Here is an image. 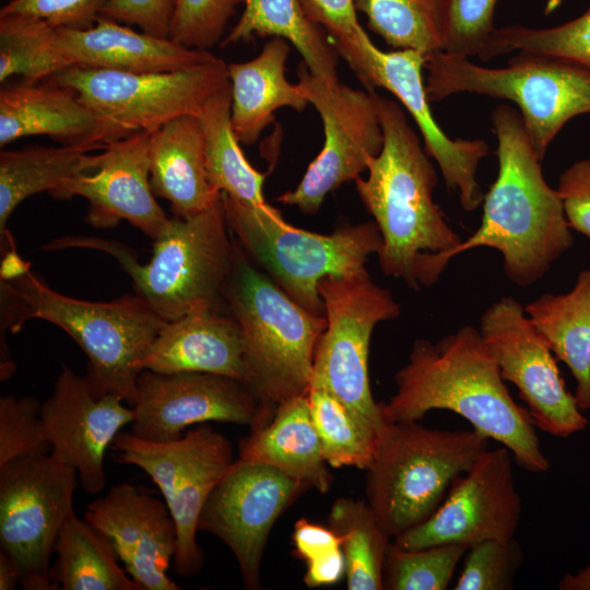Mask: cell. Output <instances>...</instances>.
<instances>
[{"instance_id":"1","label":"cell","mask_w":590,"mask_h":590,"mask_svg":"<svg viewBox=\"0 0 590 590\" xmlns=\"http://www.w3.org/2000/svg\"><path fill=\"white\" fill-rule=\"evenodd\" d=\"M394 382V394L382 402L388 421H420L433 410L451 411L506 447L521 469L548 471L551 463L527 408L512 399L475 327L463 326L437 342L415 340Z\"/></svg>"},{"instance_id":"2","label":"cell","mask_w":590,"mask_h":590,"mask_svg":"<svg viewBox=\"0 0 590 590\" xmlns=\"http://www.w3.org/2000/svg\"><path fill=\"white\" fill-rule=\"evenodd\" d=\"M384 145L354 180L381 237V271L414 291L434 285L462 241L434 201L437 174L424 145L393 101L377 94Z\"/></svg>"},{"instance_id":"3","label":"cell","mask_w":590,"mask_h":590,"mask_svg":"<svg viewBox=\"0 0 590 590\" xmlns=\"http://www.w3.org/2000/svg\"><path fill=\"white\" fill-rule=\"evenodd\" d=\"M497 140V177L483 198L480 226L449 258L477 247L500 252L506 276L529 286L574 245L557 189L544 178L520 114L500 104L492 113Z\"/></svg>"},{"instance_id":"4","label":"cell","mask_w":590,"mask_h":590,"mask_svg":"<svg viewBox=\"0 0 590 590\" xmlns=\"http://www.w3.org/2000/svg\"><path fill=\"white\" fill-rule=\"evenodd\" d=\"M34 318L61 328L80 346L87 357L84 377L96 397L116 394L133 405L141 362L166 322L139 295L81 300L54 291L30 268L1 280V334Z\"/></svg>"},{"instance_id":"5","label":"cell","mask_w":590,"mask_h":590,"mask_svg":"<svg viewBox=\"0 0 590 590\" xmlns=\"http://www.w3.org/2000/svg\"><path fill=\"white\" fill-rule=\"evenodd\" d=\"M234 240L233 266L222 296L243 332L246 385L271 418L279 404L307 394L327 318L294 302Z\"/></svg>"},{"instance_id":"6","label":"cell","mask_w":590,"mask_h":590,"mask_svg":"<svg viewBox=\"0 0 590 590\" xmlns=\"http://www.w3.org/2000/svg\"><path fill=\"white\" fill-rule=\"evenodd\" d=\"M234 245L221 197L192 217H170L144 264L126 246L99 238L62 237L44 249L85 247L108 252L131 276L134 293L161 319L172 321L201 308H226L222 291L232 270Z\"/></svg>"},{"instance_id":"7","label":"cell","mask_w":590,"mask_h":590,"mask_svg":"<svg viewBox=\"0 0 590 590\" xmlns=\"http://www.w3.org/2000/svg\"><path fill=\"white\" fill-rule=\"evenodd\" d=\"M487 445L488 438L473 428L389 422L365 470L366 503L384 531L396 538L430 518Z\"/></svg>"},{"instance_id":"8","label":"cell","mask_w":590,"mask_h":590,"mask_svg":"<svg viewBox=\"0 0 590 590\" xmlns=\"http://www.w3.org/2000/svg\"><path fill=\"white\" fill-rule=\"evenodd\" d=\"M424 69L429 103L460 93L515 103L541 161L567 121L590 114V69L562 57L519 51L506 67L487 68L437 51L426 57Z\"/></svg>"},{"instance_id":"9","label":"cell","mask_w":590,"mask_h":590,"mask_svg":"<svg viewBox=\"0 0 590 590\" xmlns=\"http://www.w3.org/2000/svg\"><path fill=\"white\" fill-rule=\"evenodd\" d=\"M222 204L231 233L252 262L315 315L324 316L319 282L366 269L368 257L382 247L375 221L322 235L292 226L268 203L252 205L222 192Z\"/></svg>"},{"instance_id":"10","label":"cell","mask_w":590,"mask_h":590,"mask_svg":"<svg viewBox=\"0 0 590 590\" xmlns=\"http://www.w3.org/2000/svg\"><path fill=\"white\" fill-rule=\"evenodd\" d=\"M318 290L327 328L316 346L309 388L323 389L337 398L377 444L390 421L370 390L369 343L379 322L400 315V305L366 269L326 276Z\"/></svg>"},{"instance_id":"11","label":"cell","mask_w":590,"mask_h":590,"mask_svg":"<svg viewBox=\"0 0 590 590\" xmlns=\"http://www.w3.org/2000/svg\"><path fill=\"white\" fill-rule=\"evenodd\" d=\"M113 447L119 462L139 467L160 488L177 528L175 570L185 578L194 577L204 564V553L197 542L199 516L212 488L233 462L229 440L201 424L167 442L120 432Z\"/></svg>"},{"instance_id":"12","label":"cell","mask_w":590,"mask_h":590,"mask_svg":"<svg viewBox=\"0 0 590 590\" xmlns=\"http://www.w3.org/2000/svg\"><path fill=\"white\" fill-rule=\"evenodd\" d=\"M76 474L51 453L0 465V546L26 590H55L50 559L61 528L74 514Z\"/></svg>"},{"instance_id":"13","label":"cell","mask_w":590,"mask_h":590,"mask_svg":"<svg viewBox=\"0 0 590 590\" xmlns=\"http://www.w3.org/2000/svg\"><path fill=\"white\" fill-rule=\"evenodd\" d=\"M228 81L227 64L217 58L164 72L72 66L44 82L70 88L106 119L133 133L152 132L184 115L198 116Z\"/></svg>"},{"instance_id":"14","label":"cell","mask_w":590,"mask_h":590,"mask_svg":"<svg viewBox=\"0 0 590 590\" xmlns=\"http://www.w3.org/2000/svg\"><path fill=\"white\" fill-rule=\"evenodd\" d=\"M297 76L303 94L321 117L324 143L298 186L276 201L315 214L328 193L367 172L382 149L384 133L376 93L339 81L329 83L314 75L304 62L298 66Z\"/></svg>"},{"instance_id":"15","label":"cell","mask_w":590,"mask_h":590,"mask_svg":"<svg viewBox=\"0 0 590 590\" xmlns=\"http://www.w3.org/2000/svg\"><path fill=\"white\" fill-rule=\"evenodd\" d=\"M368 92L382 87L393 94L410 113L434 158L448 190L458 191L464 211H474L484 194L476 180L480 162L488 154L482 139H452L430 113L422 71L426 57L412 49L382 51L361 28L356 38L340 51Z\"/></svg>"},{"instance_id":"16","label":"cell","mask_w":590,"mask_h":590,"mask_svg":"<svg viewBox=\"0 0 590 590\" xmlns=\"http://www.w3.org/2000/svg\"><path fill=\"white\" fill-rule=\"evenodd\" d=\"M479 330L504 380L517 387L535 427L560 438L587 428L588 418L524 306L511 296L502 297L483 312Z\"/></svg>"},{"instance_id":"17","label":"cell","mask_w":590,"mask_h":590,"mask_svg":"<svg viewBox=\"0 0 590 590\" xmlns=\"http://www.w3.org/2000/svg\"><path fill=\"white\" fill-rule=\"evenodd\" d=\"M306 484L268 464L233 461L209 494L198 531L217 536L234 554L247 589H260L261 560L272 526Z\"/></svg>"},{"instance_id":"18","label":"cell","mask_w":590,"mask_h":590,"mask_svg":"<svg viewBox=\"0 0 590 590\" xmlns=\"http://www.w3.org/2000/svg\"><path fill=\"white\" fill-rule=\"evenodd\" d=\"M512 460L511 452L504 446L485 450L456 479L433 516L393 538L392 543L404 550L440 544L470 547L485 540L515 538L522 504Z\"/></svg>"},{"instance_id":"19","label":"cell","mask_w":590,"mask_h":590,"mask_svg":"<svg viewBox=\"0 0 590 590\" xmlns=\"http://www.w3.org/2000/svg\"><path fill=\"white\" fill-rule=\"evenodd\" d=\"M132 408L130 433L156 442L179 439L194 424L222 422L255 428L270 420L261 401L244 382L197 371L164 374L143 369Z\"/></svg>"},{"instance_id":"20","label":"cell","mask_w":590,"mask_h":590,"mask_svg":"<svg viewBox=\"0 0 590 590\" xmlns=\"http://www.w3.org/2000/svg\"><path fill=\"white\" fill-rule=\"evenodd\" d=\"M116 394L96 397L85 377L63 365L40 418L51 455L79 474L82 488L99 493L106 484L104 458L120 429L131 424L132 406Z\"/></svg>"},{"instance_id":"21","label":"cell","mask_w":590,"mask_h":590,"mask_svg":"<svg viewBox=\"0 0 590 590\" xmlns=\"http://www.w3.org/2000/svg\"><path fill=\"white\" fill-rule=\"evenodd\" d=\"M149 141L150 132L138 131L107 143L93 174L68 178L50 194L57 199L85 198L86 221L94 227L108 228L126 220L157 239L170 217L157 203L151 186Z\"/></svg>"},{"instance_id":"22","label":"cell","mask_w":590,"mask_h":590,"mask_svg":"<svg viewBox=\"0 0 590 590\" xmlns=\"http://www.w3.org/2000/svg\"><path fill=\"white\" fill-rule=\"evenodd\" d=\"M85 519L111 540L125 570L142 590L181 589L167 575L178 536L166 503L122 482L93 500Z\"/></svg>"},{"instance_id":"23","label":"cell","mask_w":590,"mask_h":590,"mask_svg":"<svg viewBox=\"0 0 590 590\" xmlns=\"http://www.w3.org/2000/svg\"><path fill=\"white\" fill-rule=\"evenodd\" d=\"M131 132L86 105L73 91L50 83L21 82L0 91V146L47 135L62 143L103 150Z\"/></svg>"},{"instance_id":"24","label":"cell","mask_w":590,"mask_h":590,"mask_svg":"<svg viewBox=\"0 0 590 590\" xmlns=\"http://www.w3.org/2000/svg\"><path fill=\"white\" fill-rule=\"evenodd\" d=\"M141 368L172 374H216L247 384L245 341L227 308L206 307L166 321Z\"/></svg>"},{"instance_id":"25","label":"cell","mask_w":590,"mask_h":590,"mask_svg":"<svg viewBox=\"0 0 590 590\" xmlns=\"http://www.w3.org/2000/svg\"><path fill=\"white\" fill-rule=\"evenodd\" d=\"M56 43L70 67L164 72L193 68L217 59L209 50L189 48L170 38L137 32L102 16L86 30L57 28Z\"/></svg>"},{"instance_id":"26","label":"cell","mask_w":590,"mask_h":590,"mask_svg":"<svg viewBox=\"0 0 590 590\" xmlns=\"http://www.w3.org/2000/svg\"><path fill=\"white\" fill-rule=\"evenodd\" d=\"M149 155L153 192L170 203L175 216L192 217L221 200L208 179L198 116L177 117L150 132Z\"/></svg>"},{"instance_id":"27","label":"cell","mask_w":590,"mask_h":590,"mask_svg":"<svg viewBox=\"0 0 590 590\" xmlns=\"http://www.w3.org/2000/svg\"><path fill=\"white\" fill-rule=\"evenodd\" d=\"M239 459L276 468L320 493L333 483L307 394L279 404L267 423L251 428L239 442Z\"/></svg>"},{"instance_id":"28","label":"cell","mask_w":590,"mask_h":590,"mask_svg":"<svg viewBox=\"0 0 590 590\" xmlns=\"http://www.w3.org/2000/svg\"><path fill=\"white\" fill-rule=\"evenodd\" d=\"M290 50L286 39L273 37L256 58L227 64L231 120L240 143L253 144L279 108L303 111L309 104L298 84H292L285 76Z\"/></svg>"},{"instance_id":"29","label":"cell","mask_w":590,"mask_h":590,"mask_svg":"<svg viewBox=\"0 0 590 590\" xmlns=\"http://www.w3.org/2000/svg\"><path fill=\"white\" fill-rule=\"evenodd\" d=\"M524 310L556 359L569 368L578 406L590 410V268L578 273L569 292L542 294Z\"/></svg>"},{"instance_id":"30","label":"cell","mask_w":590,"mask_h":590,"mask_svg":"<svg viewBox=\"0 0 590 590\" xmlns=\"http://www.w3.org/2000/svg\"><path fill=\"white\" fill-rule=\"evenodd\" d=\"M90 148L61 145L32 148L0 153V238L1 252L13 248L8 220L26 198L52 192L62 181L98 167L101 154Z\"/></svg>"},{"instance_id":"31","label":"cell","mask_w":590,"mask_h":590,"mask_svg":"<svg viewBox=\"0 0 590 590\" xmlns=\"http://www.w3.org/2000/svg\"><path fill=\"white\" fill-rule=\"evenodd\" d=\"M244 11L221 46L248 42L256 36L286 39L316 76L338 82L337 50L322 26L306 13L302 0H245Z\"/></svg>"},{"instance_id":"32","label":"cell","mask_w":590,"mask_h":590,"mask_svg":"<svg viewBox=\"0 0 590 590\" xmlns=\"http://www.w3.org/2000/svg\"><path fill=\"white\" fill-rule=\"evenodd\" d=\"M54 553L50 576L55 590H142L118 565L111 540L75 512L61 528Z\"/></svg>"},{"instance_id":"33","label":"cell","mask_w":590,"mask_h":590,"mask_svg":"<svg viewBox=\"0 0 590 590\" xmlns=\"http://www.w3.org/2000/svg\"><path fill=\"white\" fill-rule=\"evenodd\" d=\"M229 81L198 115L205 139V166L210 185L219 192L252 205H263L262 186L267 174L255 169L245 157L231 120Z\"/></svg>"},{"instance_id":"34","label":"cell","mask_w":590,"mask_h":590,"mask_svg":"<svg viewBox=\"0 0 590 590\" xmlns=\"http://www.w3.org/2000/svg\"><path fill=\"white\" fill-rule=\"evenodd\" d=\"M328 524L341 540L347 589H384L382 568L391 542L368 504L351 497L335 499Z\"/></svg>"},{"instance_id":"35","label":"cell","mask_w":590,"mask_h":590,"mask_svg":"<svg viewBox=\"0 0 590 590\" xmlns=\"http://www.w3.org/2000/svg\"><path fill=\"white\" fill-rule=\"evenodd\" d=\"M368 26L396 49L442 51L446 0H354Z\"/></svg>"},{"instance_id":"36","label":"cell","mask_w":590,"mask_h":590,"mask_svg":"<svg viewBox=\"0 0 590 590\" xmlns=\"http://www.w3.org/2000/svg\"><path fill=\"white\" fill-rule=\"evenodd\" d=\"M57 28L22 14H0V82L19 76L38 83L69 68L59 50Z\"/></svg>"},{"instance_id":"37","label":"cell","mask_w":590,"mask_h":590,"mask_svg":"<svg viewBox=\"0 0 590 590\" xmlns=\"http://www.w3.org/2000/svg\"><path fill=\"white\" fill-rule=\"evenodd\" d=\"M314 425L329 467L366 470L377 444L352 413L331 393L320 388L307 392Z\"/></svg>"},{"instance_id":"38","label":"cell","mask_w":590,"mask_h":590,"mask_svg":"<svg viewBox=\"0 0 590 590\" xmlns=\"http://www.w3.org/2000/svg\"><path fill=\"white\" fill-rule=\"evenodd\" d=\"M514 50L562 57L590 69V5L580 16L555 27L496 28L477 57L488 61Z\"/></svg>"},{"instance_id":"39","label":"cell","mask_w":590,"mask_h":590,"mask_svg":"<svg viewBox=\"0 0 590 590\" xmlns=\"http://www.w3.org/2000/svg\"><path fill=\"white\" fill-rule=\"evenodd\" d=\"M464 544H440L404 550L390 543L382 568L387 590H445L464 557Z\"/></svg>"},{"instance_id":"40","label":"cell","mask_w":590,"mask_h":590,"mask_svg":"<svg viewBox=\"0 0 590 590\" xmlns=\"http://www.w3.org/2000/svg\"><path fill=\"white\" fill-rule=\"evenodd\" d=\"M523 550L515 539H491L470 546L455 590H511L523 563Z\"/></svg>"},{"instance_id":"41","label":"cell","mask_w":590,"mask_h":590,"mask_svg":"<svg viewBox=\"0 0 590 590\" xmlns=\"http://www.w3.org/2000/svg\"><path fill=\"white\" fill-rule=\"evenodd\" d=\"M42 403L33 396L0 398V465L14 459L47 455V440L40 418Z\"/></svg>"},{"instance_id":"42","label":"cell","mask_w":590,"mask_h":590,"mask_svg":"<svg viewBox=\"0 0 590 590\" xmlns=\"http://www.w3.org/2000/svg\"><path fill=\"white\" fill-rule=\"evenodd\" d=\"M245 0H175L168 38L209 50L223 40L225 28Z\"/></svg>"},{"instance_id":"43","label":"cell","mask_w":590,"mask_h":590,"mask_svg":"<svg viewBox=\"0 0 590 590\" xmlns=\"http://www.w3.org/2000/svg\"><path fill=\"white\" fill-rule=\"evenodd\" d=\"M496 3L497 0H446L442 51L477 57L496 30Z\"/></svg>"},{"instance_id":"44","label":"cell","mask_w":590,"mask_h":590,"mask_svg":"<svg viewBox=\"0 0 590 590\" xmlns=\"http://www.w3.org/2000/svg\"><path fill=\"white\" fill-rule=\"evenodd\" d=\"M109 0H10L0 14H22L55 28L86 30L101 16Z\"/></svg>"},{"instance_id":"45","label":"cell","mask_w":590,"mask_h":590,"mask_svg":"<svg viewBox=\"0 0 590 590\" xmlns=\"http://www.w3.org/2000/svg\"><path fill=\"white\" fill-rule=\"evenodd\" d=\"M175 0H109L101 16L168 38Z\"/></svg>"},{"instance_id":"46","label":"cell","mask_w":590,"mask_h":590,"mask_svg":"<svg viewBox=\"0 0 590 590\" xmlns=\"http://www.w3.org/2000/svg\"><path fill=\"white\" fill-rule=\"evenodd\" d=\"M557 191L570 228L590 240V157L575 162L559 175Z\"/></svg>"},{"instance_id":"47","label":"cell","mask_w":590,"mask_h":590,"mask_svg":"<svg viewBox=\"0 0 590 590\" xmlns=\"http://www.w3.org/2000/svg\"><path fill=\"white\" fill-rule=\"evenodd\" d=\"M308 16L334 39L337 50L349 46L362 28L354 0H302Z\"/></svg>"},{"instance_id":"48","label":"cell","mask_w":590,"mask_h":590,"mask_svg":"<svg viewBox=\"0 0 590 590\" xmlns=\"http://www.w3.org/2000/svg\"><path fill=\"white\" fill-rule=\"evenodd\" d=\"M294 553L307 564L321 560L342 550L341 540L328 526L323 527L300 518L294 524Z\"/></svg>"},{"instance_id":"49","label":"cell","mask_w":590,"mask_h":590,"mask_svg":"<svg viewBox=\"0 0 590 590\" xmlns=\"http://www.w3.org/2000/svg\"><path fill=\"white\" fill-rule=\"evenodd\" d=\"M345 573V557L340 550L321 560L307 564L303 580L309 588L332 586L339 582Z\"/></svg>"},{"instance_id":"50","label":"cell","mask_w":590,"mask_h":590,"mask_svg":"<svg viewBox=\"0 0 590 590\" xmlns=\"http://www.w3.org/2000/svg\"><path fill=\"white\" fill-rule=\"evenodd\" d=\"M20 585V574L13 560L0 550V590H13Z\"/></svg>"},{"instance_id":"51","label":"cell","mask_w":590,"mask_h":590,"mask_svg":"<svg viewBox=\"0 0 590 590\" xmlns=\"http://www.w3.org/2000/svg\"><path fill=\"white\" fill-rule=\"evenodd\" d=\"M557 588L559 590H590V562L576 574H565Z\"/></svg>"}]
</instances>
